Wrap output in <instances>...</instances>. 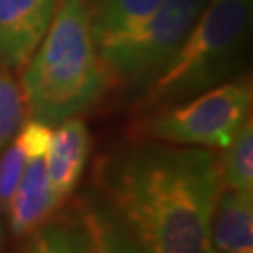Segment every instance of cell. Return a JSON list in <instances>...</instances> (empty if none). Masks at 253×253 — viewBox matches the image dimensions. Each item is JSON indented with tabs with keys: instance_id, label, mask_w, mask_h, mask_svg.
Here are the masks:
<instances>
[{
	"instance_id": "2",
	"label": "cell",
	"mask_w": 253,
	"mask_h": 253,
	"mask_svg": "<svg viewBox=\"0 0 253 253\" xmlns=\"http://www.w3.org/2000/svg\"><path fill=\"white\" fill-rule=\"evenodd\" d=\"M111 83L86 0H58L45 36L23 68L21 88L30 118L58 126L94 107Z\"/></svg>"
},
{
	"instance_id": "11",
	"label": "cell",
	"mask_w": 253,
	"mask_h": 253,
	"mask_svg": "<svg viewBox=\"0 0 253 253\" xmlns=\"http://www.w3.org/2000/svg\"><path fill=\"white\" fill-rule=\"evenodd\" d=\"M19 253H92L81 217L51 219L36 227Z\"/></svg>"
},
{
	"instance_id": "8",
	"label": "cell",
	"mask_w": 253,
	"mask_h": 253,
	"mask_svg": "<svg viewBox=\"0 0 253 253\" xmlns=\"http://www.w3.org/2000/svg\"><path fill=\"white\" fill-rule=\"evenodd\" d=\"M53 195L47 180L45 154L27 156L25 171L8 205L9 229L15 236L30 235L54 212Z\"/></svg>"
},
{
	"instance_id": "16",
	"label": "cell",
	"mask_w": 253,
	"mask_h": 253,
	"mask_svg": "<svg viewBox=\"0 0 253 253\" xmlns=\"http://www.w3.org/2000/svg\"><path fill=\"white\" fill-rule=\"evenodd\" d=\"M2 244H4V229H2V223H0V253H2Z\"/></svg>"
},
{
	"instance_id": "13",
	"label": "cell",
	"mask_w": 253,
	"mask_h": 253,
	"mask_svg": "<svg viewBox=\"0 0 253 253\" xmlns=\"http://www.w3.org/2000/svg\"><path fill=\"white\" fill-rule=\"evenodd\" d=\"M221 184L240 191H253V124L248 117L219 163Z\"/></svg>"
},
{
	"instance_id": "1",
	"label": "cell",
	"mask_w": 253,
	"mask_h": 253,
	"mask_svg": "<svg viewBox=\"0 0 253 253\" xmlns=\"http://www.w3.org/2000/svg\"><path fill=\"white\" fill-rule=\"evenodd\" d=\"M100 186L146 253H216L210 217L221 172L212 150L137 145L101 163Z\"/></svg>"
},
{
	"instance_id": "3",
	"label": "cell",
	"mask_w": 253,
	"mask_h": 253,
	"mask_svg": "<svg viewBox=\"0 0 253 253\" xmlns=\"http://www.w3.org/2000/svg\"><path fill=\"white\" fill-rule=\"evenodd\" d=\"M252 0H208L191 30L150 79L145 107L191 98L219 84L244 47Z\"/></svg>"
},
{
	"instance_id": "14",
	"label": "cell",
	"mask_w": 253,
	"mask_h": 253,
	"mask_svg": "<svg viewBox=\"0 0 253 253\" xmlns=\"http://www.w3.org/2000/svg\"><path fill=\"white\" fill-rule=\"evenodd\" d=\"M25 113L27 105L21 84L6 68L0 70V154L17 135Z\"/></svg>"
},
{
	"instance_id": "10",
	"label": "cell",
	"mask_w": 253,
	"mask_h": 253,
	"mask_svg": "<svg viewBox=\"0 0 253 253\" xmlns=\"http://www.w3.org/2000/svg\"><path fill=\"white\" fill-rule=\"evenodd\" d=\"M79 217L92 253H146L103 195L84 197Z\"/></svg>"
},
{
	"instance_id": "7",
	"label": "cell",
	"mask_w": 253,
	"mask_h": 253,
	"mask_svg": "<svg viewBox=\"0 0 253 253\" xmlns=\"http://www.w3.org/2000/svg\"><path fill=\"white\" fill-rule=\"evenodd\" d=\"M90 154V133L81 118H66L51 135L45 154L47 180L56 207L70 197L81 180Z\"/></svg>"
},
{
	"instance_id": "9",
	"label": "cell",
	"mask_w": 253,
	"mask_h": 253,
	"mask_svg": "<svg viewBox=\"0 0 253 253\" xmlns=\"http://www.w3.org/2000/svg\"><path fill=\"white\" fill-rule=\"evenodd\" d=\"M210 242L216 253H253V199L250 191L219 188L210 217Z\"/></svg>"
},
{
	"instance_id": "12",
	"label": "cell",
	"mask_w": 253,
	"mask_h": 253,
	"mask_svg": "<svg viewBox=\"0 0 253 253\" xmlns=\"http://www.w3.org/2000/svg\"><path fill=\"white\" fill-rule=\"evenodd\" d=\"M163 0H86L94 36L100 38L111 32L135 25L162 4Z\"/></svg>"
},
{
	"instance_id": "15",
	"label": "cell",
	"mask_w": 253,
	"mask_h": 253,
	"mask_svg": "<svg viewBox=\"0 0 253 253\" xmlns=\"http://www.w3.org/2000/svg\"><path fill=\"white\" fill-rule=\"evenodd\" d=\"M25 163L27 152L17 137H13V141L0 154V212L8 210L9 199L17 190V184L25 171Z\"/></svg>"
},
{
	"instance_id": "4",
	"label": "cell",
	"mask_w": 253,
	"mask_h": 253,
	"mask_svg": "<svg viewBox=\"0 0 253 253\" xmlns=\"http://www.w3.org/2000/svg\"><path fill=\"white\" fill-rule=\"evenodd\" d=\"M250 81L221 83L182 103L160 105L137 124V131L167 145L227 148L250 117Z\"/></svg>"
},
{
	"instance_id": "6",
	"label": "cell",
	"mask_w": 253,
	"mask_h": 253,
	"mask_svg": "<svg viewBox=\"0 0 253 253\" xmlns=\"http://www.w3.org/2000/svg\"><path fill=\"white\" fill-rule=\"evenodd\" d=\"M58 0H0V66L23 70L51 25Z\"/></svg>"
},
{
	"instance_id": "5",
	"label": "cell",
	"mask_w": 253,
	"mask_h": 253,
	"mask_svg": "<svg viewBox=\"0 0 253 253\" xmlns=\"http://www.w3.org/2000/svg\"><path fill=\"white\" fill-rule=\"evenodd\" d=\"M208 0H163L135 25L96 38L111 79L150 81L191 30Z\"/></svg>"
}]
</instances>
